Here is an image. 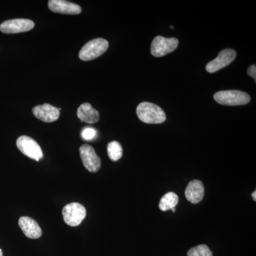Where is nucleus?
<instances>
[{
	"label": "nucleus",
	"mask_w": 256,
	"mask_h": 256,
	"mask_svg": "<svg viewBox=\"0 0 256 256\" xmlns=\"http://www.w3.org/2000/svg\"><path fill=\"white\" fill-rule=\"evenodd\" d=\"M136 112L138 118L146 124H162L166 119L164 110L151 102H141L138 106Z\"/></svg>",
	"instance_id": "obj_1"
},
{
	"label": "nucleus",
	"mask_w": 256,
	"mask_h": 256,
	"mask_svg": "<svg viewBox=\"0 0 256 256\" xmlns=\"http://www.w3.org/2000/svg\"><path fill=\"white\" fill-rule=\"evenodd\" d=\"M214 98L223 106H242L248 104L250 97L246 92L237 90H222L216 92Z\"/></svg>",
	"instance_id": "obj_2"
},
{
	"label": "nucleus",
	"mask_w": 256,
	"mask_h": 256,
	"mask_svg": "<svg viewBox=\"0 0 256 256\" xmlns=\"http://www.w3.org/2000/svg\"><path fill=\"white\" fill-rule=\"evenodd\" d=\"M108 42L104 38L92 40L82 46L79 52V58L84 62L95 60L104 54L108 48Z\"/></svg>",
	"instance_id": "obj_3"
},
{
	"label": "nucleus",
	"mask_w": 256,
	"mask_h": 256,
	"mask_svg": "<svg viewBox=\"0 0 256 256\" xmlns=\"http://www.w3.org/2000/svg\"><path fill=\"white\" fill-rule=\"evenodd\" d=\"M64 222L70 226H78L86 216L85 207L79 203L68 204L62 210Z\"/></svg>",
	"instance_id": "obj_4"
},
{
	"label": "nucleus",
	"mask_w": 256,
	"mask_h": 256,
	"mask_svg": "<svg viewBox=\"0 0 256 256\" xmlns=\"http://www.w3.org/2000/svg\"><path fill=\"white\" fill-rule=\"evenodd\" d=\"M16 146L22 154L30 159L40 161L43 158L41 146L32 138L21 136L16 140Z\"/></svg>",
	"instance_id": "obj_5"
},
{
	"label": "nucleus",
	"mask_w": 256,
	"mask_h": 256,
	"mask_svg": "<svg viewBox=\"0 0 256 256\" xmlns=\"http://www.w3.org/2000/svg\"><path fill=\"white\" fill-rule=\"evenodd\" d=\"M178 44V38L158 36L152 42L151 54L156 57L164 56L176 50Z\"/></svg>",
	"instance_id": "obj_6"
},
{
	"label": "nucleus",
	"mask_w": 256,
	"mask_h": 256,
	"mask_svg": "<svg viewBox=\"0 0 256 256\" xmlns=\"http://www.w3.org/2000/svg\"><path fill=\"white\" fill-rule=\"evenodd\" d=\"M80 156L86 169L90 172H97L100 169L101 161L95 150L89 144H84L80 148Z\"/></svg>",
	"instance_id": "obj_7"
},
{
	"label": "nucleus",
	"mask_w": 256,
	"mask_h": 256,
	"mask_svg": "<svg viewBox=\"0 0 256 256\" xmlns=\"http://www.w3.org/2000/svg\"><path fill=\"white\" fill-rule=\"evenodd\" d=\"M34 28V23L26 18L6 20L0 24V31L4 34H18L30 31Z\"/></svg>",
	"instance_id": "obj_8"
},
{
	"label": "nucleus",
	"mask_w": 256,
	"mask_h": 256,
	"mask_svg": "<svg viewBox=\"0 0 256 256\" xmlns=\"http://www.w3.org/2000/svg\"><path fill=\"white\" fill-rule=\"evenodd\" d=\"M236 57V52L230 48H226L218 54L215 60L207 64L206 69L210 74L216 73L232 63Z\"/></svg>",
	"instance_id": "obj_9"
},
{
	"label": "nucleus",
	"mask_w": 256,
	"mask_h": 256,
	"mask_svg": "<svg viewBox=\"0 0 256 256\" xmlns=\"http://www.w3.org/2000/svg\"><path fill=\"white\" fill-rule=\"evenodd\" d=\"M32 112L37 119L45 122H54L60 116V110L48 104L36 106L32 109Z\"/></svg>",
	"instance_id": "obj_10"
},
{
	"label": "nucleus",
	"mask_w": 256,
	"mask_h": 256,
	"mask_svg": "<svg viewBox=\"0 0 256 256\" xmlns=\"http://www.w3.org/2000/svg\"><path fill=\"white\" fill-rule=\"evenodd\" d=\"M48 6L50 11L60 14H79L82 11L79 5L65 0H50Z\"/></svg>",
	"instance_id": "obj_11"
},
{
	"label": "nucleus",
	"mask_w": 256,
	"mask_h": 256,
	"mask_svg": "<svg viewBox=\"0 0 256 256\" xmlns=\"http://www.w3.org/2000/svg\"><path fill=\"white\" fill-rule=\"evenodd\" d=\"M18 226L24 234L28 238L37 239L42 235V228L33 218L28 216H22L18 220Z\"/></svg>",
	"instance_id": "obj_12"
},
{
	"label": "nucleus",
	"mask_w": 256,
	"mask_h": 256,
	"mask_svg": "<svg viewBox=\"0 0 256 256\" xmlns=\"http://www.w3.org/2000/svg\"><path fill=\"white\" fill-rule=\"evenodd\" d=\"M204 196V186L203 183L198 180L190 182L185 190V196L192 204L200 203Z\"/></svg>",
	"instance_id": "obj_13"
},
{
	"label": "nucleus",
	"mask_w": 256,
	"mask_h": 256,
	"mask_svg": "<svg viewBox=\"0 0 256 256\" xmlns=\"http://www.w3.org/2000/svg\"><path fill=\"white\" fill-rule=\"evenodd\" d=\"M77 116L82 122L89 124H96L100 120L98 111L94 109L88 102L80 106L77 110Z\"/></svg>",
	"instance_id": "obj_14"
},
{
	"label": "nucleus",
	"mask_w": 256,
	"mask_h": 256,
	"mask_svg": "<svg viewBox=\"0 0 256 256\" xmlns=\"http://www.w3.org/2000/svg\"><path fill=\"white\" fill-rule=\"evenodd\" d=\"M178 202V197L174 192H168L162 197L159 204L160 210L162 212L175 208Z\"/></svg>",
	"instance_id": "obj_15"
},
{
	"label": "nucleus",
	"mask_w": 256,
	"mask_h": 256,
	"mask_svg": "<svg viewBox=\"0 0 256 256\" xmlns=\"http://www.w3.org/2000/svg\"><path fill=\"white\" fill-rule=\"evenodd\" d=\"M108 154L112 161L117 162L122 156V148L117 141H112L108 144Z\"/></svg>",
	"instance_id": "obj_16"
},
{
	"label": "nucleus",
	"mask_w": 256,
	"mask_h": 256,
	"mask_svg": "<svg viewBox=\"0 0 256 256\" xmlns=\"http://www.w3.org/2000/svg\"><path fill=\"white\" fill-rule=\"evenodd\" d=\"M188 256H213L210 248L206 245L197 246L192 248L188 252Z\"/></svg>",
	"instance_id": "obj_17"
},
{
	"label": "nucleus",
	"mask_w": 256,
	"mask_h": 256,
	"mask_svg": "<svg viewBox=\"0 0 256 256\" xmlns=\"http://www.w3.org/2000/svg\"><path fill=\"white\" fill-rule=\"evenodd\" d=\"M96 136H97V131L92 128H85L82 132V137L84 140H92Z\"/></svg>",
	"instance_id": "obj_18"
},
{
	"label": "nucleus",
	"mask_w": 256,
	"mask_h": 256,
	"mask_svg": "<svg viewBox=\"0 0 256 256\" xmlns=\"http://www.w3.org/2000/svg\"><path fill=\"white\" fill-rule=\"evenodd\" d=\"M247 73L249 76L254 78L256 80V65H252L248 68Z\"/></svg>",
	"instance_id": "obj_19"
},
{
	"label": "nucleus",
	"mask_w": 256,
	"mask_h": 256,
	"mask_svg": "<svg viewBox=\"0 0 256 256\" xmlns=\"http://www.w3.org/2000/svg\"><path fill=\"white\" fill-rule=\"evenodd\" d=\"M252 200H254V201H256V191H254V193L252 194Z\"/></svg>",
	"instance_id": "obj_20"
},
{
	"label": "nucleus",
	"mask_w": 256,
	"mask_h": 256,
	"mask_svg": "<svg viewBox=\"0 0 256 256\" xmlns=\"http://www.w3.org/2000/svg\"><path fill=\"white\" fill-rule=\"evenodd\" d=\"M0 256H3L2 250H1V248H0Z\"/></svg>",
	"instance_id": "obj_21"
},
{
	"label": "nucleus",
	"mask_w": 256,
	"mask_h": 256,
	"mask_svg": "<svg viewBox=\"0 0 256 256\" xmlns=\"http://www.w3.org/2000/svg\"><path fill=\"white\" fill-rule=\"evenodd\" d=\"M172 210V212H176V210H175V208H172V210Z\"/></svg>",
	"instance_id": "obj_22"
}]
</instances>
